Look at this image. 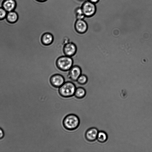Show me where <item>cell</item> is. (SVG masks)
Returning <instances> with one entry per match:
<instances>
[{
    "label": "cell",
    "instance_id": "cell-1",
    "mask_svg": "<svg viewBox=\"0 0 152 152\" xmlns=\"http://www.w3.org/2000/svg\"><path fill=\"white\" fill-rule=\"evenodd\" d=\"M80 120L78 117L75 114H71L66 115L63 121L64 128L68 130H73L79 126Z\"/></svg>",
    "mask_w": 152,
    "mask_h": 152
},
{
    "label": "cell",
    "instance_id": "cell-2",
    "mask_svg": "<svg viewBox=\"0 0 152 152\" xmlns=\"http://www.w3.org/2000/svg\"><path fill=\"white\" fill-rule=\"evenodd\" d=\"M76 88L73 82L71 81H67L65 82L58 88V92L59 94L63 97H71L74 95Z\"/></svg>",
    "mask_w": 152,
    "mask_h": 152
},
{
    "label": "cell",
    "instance_id": "cell-3",
    "mask_svg": "<svg viewBox=\"0 0 152 152\" xmlns=\"http://www.w3.org/2000/svg\"><path fill=\"white\" fill-rule=\"evenodd\" d=\"M56 65L60 70L69 71L73 66V60L71 57L64 56L58 58L56 61Z\"/></svg>",
    "mask_w": 152,
    "mask_h": 152
},
{
    "label": "cell",
    "instance_id": "cell-4",
    "mask_svg": "<svg viewBox=\"0 0 152 152\" xmlns=\"http://www.w3.org/2000/svg\"><path fill=\"white\" fill-rule=\"evenodd\" d=\"M95 4L88 0L83 3L81 8L85 17H91L95 14L96 11Z\"/></svg>",
    "mask_w": 152,
    "mask_h": 152
},
{
    "label": "cell",
    "instance_id": "cell-5",
    "mask_svg": "<svg viewBox=\"0 0 152 152\" xmlns=\"http://www.w3.org/2000/svg\"><path fill=\"white\" fill-rule=\"evenodd\" d=\"M81 74L80 67L77 65L73 66L69 71V78L71 81H76Z\"/></svg>",
    "mask_w": 152,
    "mask_h": 152
},
{
    "label": "cell",
    "instance_id": "cell-6",
    "mask_svg": "<svg viewBox=\"0 0 152 152\" xmlns=\"http://www.w3.org/2000/svg\"><path fill=\"white\" fill-rule=\"evenodd\" d=\"M74 27L76 31L80 34L86 32L88 30V25L84 19L77 20L75 22Z\"/></svg>",
    "mask_w": 152,
    "mask_h": 152
},
{
    "label": "cell",
    "instance_id": "cell-7",
    "mask_svg": "<svg viewBox=\"0 0 152 152\" xmlns=\"http://www.w3.org/2000/svg\"><path fill=\"white\" fill-rule=\"evenodd\" d=\"M50 80L52 85L56 88H59L65 82L64 77L59 74H56L52 75Z\"/></svg>",
    "mask_w": 152,
    "mask_h": 152
},
{
    "label": "cell",
    "instance_id": "cell-8",
    "mask_svg": "<svg viewBox=\"0 0 152 152\" xmlns=\"http://www.w3.org/2000/svg\"><path fill=\"white\" fill-rule=\"evenodd\" d=\"M65 56L72 57L74 55L77 51V47L73 43L70 42L66 44L63 48Z\"/></svg>",
    "mask_w": 152,
    "mask_h": 152
},
{
    "label": "cell",
    "instance_id": "cell-9",
    "mask_svg": "<svg viewBox=\"0 0 152 152\" xmlns=\"http://www.w3.org/2000/svg\"><path fill=\"white\" fill-rule=\"evenodd\" d=\"M98 132V129L96 128H90L85 132V138L88 141H94L97 139Z\"/></svg>",
    "mask_w": 152,
    "mask_h": 152
},
{
    "label": "cell",
    "instance_id": "cell-10",
    "mask_svg": "<svg viewBox=\"0 0 152 152\" xmlns=\"http://www.w3.org/2000/svg\"><path fill=\"white\" fill-rule=\"evenodd\" d=\"M15 0H4L2 4V7L7 12L14 11L16 6Z\"/></svg>",
    "mask_w": 152,
    "mask_h": 152
},
{
    "label": "cell",
    "instance_id": "cell-11",
    "mask_svg": "<svg viewBox=\"0 0 152 152\" xmlns=\"http://www.w3.org/2000/svg\"><path fill=\"white\" fill-rule=\"evenodd\" d=\"M41 40L43 44L45 45H49L51 44L53 40V35L48 32L44 33L42 36Z\"/></svg>",
    "mask_w": 152,
    "mask_h": 152
},
{
    "label": "cell",
    "instance_id": "cell-12",
    "mask_svg": "<svg viewBox=\"0 0 152 152\" xmlns=\"http://www.w3.org/2000/svg\"><path fill=\"white\" fill-rule=\"evenodd\" d=\"M86 90L83 87L81 86L76 88L74 96L77 98L82 99L84 97L86 94Z\"/></svg>",
    "mask_w": 152,
    "mask_h": 152
},
{
    "label": "cell",
    "instance_id": "cell-13",
    "mask_svg": "<svg viewBox=\"0 0 152 152\" xmlns=\"http://www.w3.org/2000/svg\"><path fill=\"white\" fill-rule=\"evenodd\" d=\"M6 18L9 22L13 23L17 20L18 15L16 12L13 11L7 12Z\"/></svg>",
    "mask_w": 152,
    "mask_h": 152
},
{
    "label": "cell",
    "instance_id": "cell-14",
    "mask_svg": "<svg viewBox=\"0 0 152 152\" xmlns=\"http://www.w3.org/2000/svg\"><path fill=\"white\" fill-rule=\"evenodd\" d=\"M107 138V134L104 132L100 131L98 132L97 139L101 142H103L106 141Z\"/></svg>",
    "mask_w": 152,
    "mask_h": 152
},
{
    "label": "cell",
    "instance_id": "cell-15",
    "mask_svg": "<svg viewBox=\"0 0 152 152\" xmlns=\"http://www.w3.org/2000/svg\"><path fill=\"white\" fill-rule=\"evenodd\" d=\"M75 15L77 20L84 19L86 17L81 7H78L75 10Z\"/></svg>",
    "mask_w": 152,
    "mask_h": 152
},
{
    "label": "cell",
    "instance_id": "cell-16",
    "mask_svg": "<svg viewBox=\"0 0 152 152\" xmlns=\"http://www.w3.org/2000/svg\"><path fill=\"white\" fill-rule=\"evenodd\" d=\"M88 78L87 76L84 74H82L80 76L76 81L80 85L85 84L87 82Z\"/></svg>",
    "mask_w": 152,
    "mask_h": 152
},
{
    "label": "cell",
    "instance_id": "cell-17",
    "mask_svg": "<svg viewBox=\"0 0 152 152\" xmlns=\"http://www.w3.org/2000/svg\"><path fill=\"white\" fill-rule=\"evenodd\" d=\"M7 12L2 7H0V20L5 18L7 16Z\"/></svg>",
    "mask_w": 152,
    "mask_h": 152
},
{
    "label": "cell",
    "instance_id": "cell-18",
    "mask_svg": "<svg viewBox=\"0 0 152 152\" xmlns=\"http://www.w3.org/2000/svg\"><path fill=\"white\" fill-rule=\"evenodd\" d=\"M4 136V133L2 129L0 128V139H2Z\"/></svg>",
    "mask_w": 152,
    "mask_h": 152
},
{
    "label": "cell",
    "instance_id": "cell-19",
    "mask_svg": "<svg viewBox=\"0 0 152 152\" xmlns=\"http://www.w3.org/2000/svg\"><path fill=\"white\" fill-rule=\"evenodd\" d=\"M95 4L98 2L99 0H88Z\"/></svg>",
    "mask_w": 152,
    "mask_h": 152
},
{
    "label": "cell",
    "instance_id": "cell-20",
    "mask_svg": "<svg viewBox=\"0 0 152 152\" xmlns=\"http://www.w3.org/2000/svg\"><path fill=\"white\" fill-rule=\"evenodd\" d=\"M37 1L39 2H44L46 1L47 0H36Z\"/></svg>",
    "mask_w": 152,
    "mask_h": 152
}]
</instances>
